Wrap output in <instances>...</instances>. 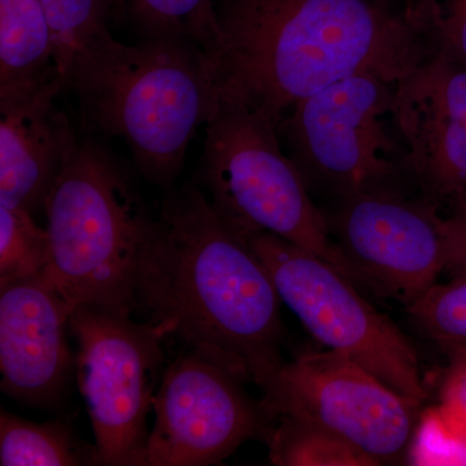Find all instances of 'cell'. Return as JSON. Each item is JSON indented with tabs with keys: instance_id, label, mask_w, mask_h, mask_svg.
I'll list each match as a JSON object with an SVG mask.
<instances>
[{
	"instance_id": "7a4b0ae2",
	"label": "cell",
	"mask_w": 466,
	"mask_h": 466,
	"mask_svg": "<svg viewBox=\"0 0 466 466\" xmlns=\"http://www.w3.org/2000/svg\"><path fill=\"white\" fill-rule=\"evenodd\" d=\"M281 303L258 256L207 196L191 184L168 189L140 268L137 311L262 391L285 363Z\"/></svg>"
},
{
	"instance_id": "2e32d148",
	"label": "cell",
	"mask_w": 466,
	"mask_h": 466,
	"mask_svg": "<svg viewBox=\"0 0 466 466\" xmlns=\"http://www.w3.org/2000/svg\"><path fill=\"white\" fill-rule=\"evenodd\" d=\"M0 465H100L96 447L78 440L66 420L33 422L2 410Z\"/></svg>"
},
{
	"instance_id": "7c38bea8",
	"label": "cell",
	"mask_w": 466,
	"mask_h": 466,
	"mask_svg": "<svg viewBox=\"0 0 466 466\" xmlns=\"http://www.w3.org/2000/svg\"><path fill=\"white\" fill-rule=\"evenodd\" d=\"M392 124L425 200L466 217V66L429 57L395 85Z\"/></svg>"
},
{
	"instance_id": "7402d4cb",
	"label": "cell",
	"mask_w": 466,
	"mask_h": 466,
	"mask_svg": "<svg viewBox=\"0 0 466 466\" xmlns=\"http://www.w3.org/2000/svg\"><path fill=\"white\" fill-rule=\"evenodd\" d=\"M431 56L466 66V0H403Z\"/></svg>"
},
{
	"instance_id": "30bf717a",
	"label": "cell",
	"mask_w": 466,
	"mask_h": 466,
	"mask_svg": "<svg viewBox=\"0 0 466 466\" xmlns=\"http://www.w3.org/2000/svg\"><path fill=\"white\" fill-rule=\"evenodd\" d=\"M233 370L187 349L165 370L153 398L155 425L142 466H208L242 443L263 440L272 421Z\"/></svg>"
},
{
	"instance_id": "5bb4252c",
	"label": "cell",
	"mask_w": 466,
	"mask_h": 466,
	"mask_svg": "<svg viewBox=\"0 0 466 466\" xmlns=\"http://www.w3.org/2000/svg\"><path fill=\"white\" fill-rule=\"evenodd\" d=\"M66 90L60 76L0 95V205L45 208L64 167L78 148L75 128L55 100Z\"/></svg>"
},
{
	"instance_id": "d6986e66",
	"label": "cell",
	"mask_w": 466,
	"mask_h": 466,
	"mask_svg": "<svg viewBox=\"0 0 466 466\" xmlns=\"http://www.w3.org/2000/svg\"><path fill=\"white\" fill-rule=\"evenodd\" d=\"M110 3L112 0H42L54 36L55 63L66 88L76 56L90 43L110 33Z\"/></svg>"
},
{
	"instance_id": "44dd1931",
	"label": "cell",
	"mask_w": 466,
	"mask_h": 466,
	"mask_svg": "<svg viewBox=\"0 0 466 466\" xmlns=\"http://www.w3.org/2000/svg\"><path fill=\"white\" fill-rule=\"evenodd\" d=\"M48 262L47 229L29 211L0 205V283L43 274Z\"/></svg>"
},
{
	"instance_id": "3957f363",
	"label": "cell",
	"mask_w": 466,
	"mask_h": 466,
	"mask_svg": "<svg viewBox=\"0 0 466 466\" xmlns=\"http://www.w3.org/2000/svg\"><path fill=\"white\" fill-rule=\"evenodd\" d=\"M67 87L85 118L124 139L140 174L167 189L183 171L196 131L218 106L207 52L177 36L125 45L106 34L76 56Z\"/></svg>"
},
{
	"instance_id": "52a82bcc",
	"label": "cell",
	"mask_w": 466,
	"mask_h": 466,
	"mask_svg": "<svg viewBox=\"0 0 466 466\" xmlns=\"http://www.w3.org/2000/svg\"><path fill=\"white\" fill-rule=\"evenodd\" d=\"M126 309L79 306L69 329L78 342L79 388L100 465L142 466L148 415L164 376V325L135 321Z\"/></svg>"
},
{
	"instance_id": "ba28073f",
	"label": "cell",
	"mask_w": 466,
	"mask_h": 466,
	"mask_svg": "<svg viewBox=\"0 0 466 466\" xmlns=\"http://www.w3.org/2000/svg\"><path fill=\"white\" fill-rule=\"evenodd\" d=\"M395 85L379 76H352L293 106L280 130L308 184L342 198L389 186L404 171L388 127Z\"/></svg>"
},
{
	"instance_id": "e0dca14e",
	"label": "cell",
	"mask_w": 466,
	"mask_h": 466,
	"mask_svg": "<svg viewBox=\"0 0 466 466\" xmlns=\"http://www.w3.org/2000/svg\"><path fill=\"white\" fill-rule=\"evenodd\" d=\"M266 443L272 465L375 466L342 438L299 417H276Z\"/></svg>"
},
{
	"instance_id": "5b68a950",
	"label": "cell",
	"mask_w": 466,
	"mask_h": 466,
	"mask_svg": "<svg viewBox=\"0 0 466 466\" xmlns=\"http://www.w3.org/2000/svg\"><path fill=\"white\" fill-rule=\"evenodd\" d=\"M205 127L200 182L227 225L241 236H279L359 285L302 171L281 149L280 126L256 110L218 103Z\"/></svg>"
},
{
	"instance_id": "277c9868",
	"label": "cell",
	"mask_w": 466,
	"mask_h": 466,
	"mask_svg": "<svg viewBox=\"0 0 466 466\" xmlns=\"http://www.w3.org/2000/svg\"><path fill=\"white\" fill-rule=\"evenodd\" d=\"M43 210L50 238L43 274L70 308L137 311L140 268L157 217L108 150L79 143Z\"/></svg>"
},
{
	"instance_id": "8fae6325",
	"label": "cell",
	"mask_w": 466,
	"mask_h": 466,
	"mask_svg": "<svg viewBox=\"0 0 466 466\" xmlns=\"http://www.w3.org/2000/svg\"><path fill=\"white\" fill-rule=\"evenodd\" d=\"M330 235L359 285L410 306L446 267L443 217L431 202L408 200L390 186L339 198Z\"/></svg>"
},
{
	"instance_id": "ffe728a7",
	"label": "cell",
	"mask_w": 466,
	"mask_h": 466,
	"mask_svg": "<svg viewBox=\"0 0 466 466\" xmlns=\"http://www.w3.org/2000/svg\"><path fill=\"white\" fill-rule=\"evenodd\" d=\"M407 309L426 337L451 357L466 361V279L435 284Z\"/></svg>"
},
{
	"instance_id": "603a6c76",
	"label": "cell",
	"mask_w": 466,
	"mask_h": 466,
	"mask_svg": "<svg viewBox=\"0 0 466 466\" xmlns=\"http://www.w3.org/2000/svg\"><path fill=\"white\" fill-rule=\"evenodd\" d=\"M446 269L453 279H466V217H443Z\"/></svg>"
},
{
	"instance_id": "8992f818",
	"label": "cell",
	"mask_w": 466,
	"mask_h": 466,
	"mask_svg": "<svg viewBox=\"0 0 466 466\" xmlns=\"http://www.w3.org/2000/svg\"><path fill=\"white\" fill-rule=\"evenodd\" d=\"M266 267L283 303L328 350L339 352L421 406L419 357L406 334L320 257L272 235L242 236Z\"/></svg>"
},
{
	"instance_id": "cb8c5ba5",
	"label": "cell",
	"mask_w": 466,
	"mask_h": 466,
	"mask_svg": "<svg viewBox=\"0 0 466 466\" xmlns=\"http://www.w3.org/2000/svg\"><path fill=\"white\" fill-rule=\"evenodd\" d=\"M461 367L458 375L453 377L449 389V404L451 412L459 420L466 437V366Z\"/></svg>"
},
{
	"instance_id": "9a60e30c",
	"label": "cell",
	"mask_w": 466,
	"mask_h": 466,
	"mask_svg": "<svg viewBox=\"0 0 466 466\" xmlns=\"http://www.w3.org/2000/svg\"><path fill=\"white\" fill-rule=\"evenodd\" d=\"M60 76L42 0H0V95Z\"/></svg>"
},
{
	"instance_id": "9c48e42d",
	"label": "cell",
	"mask_w": 466,
	"mask_h": 466,
	"mask_svg": "<svg viewBox=\"0 0 466 466\" xmlns=\"http://www.w3.org/2000/svg\"><path fill=\"white\" fill-rule=\"evenodd\" d=\"M274 421L293 416L354 446L375 466L398 464L415 429L420 404L339 352L319 351L284 363L262 390Z\"/></svg>"
},
{
	"instance_id": "4fadbf2b",
	"label": "cell",
	"mask_w": 466,
	"mask_h": 466,
	"mask_svg": "<svg viewBox=\"0 0 466 466\" xmlns=\"http://www.w3.org/2000/svg\"><path fill=\"white\" fill-rule=\"evenodd\" d=\"M72 311L45 274L0 283V388L12 400L34 407L61 400L75 366Z\"/></svg>"
},
{
	"instance_id": "6da1fadb",
	"label": "cell",
	"mask_w": 466,
	"mask_h": 466,
	"mask_svg": "<svg viewBox=\"0 0 466 466\" xmlns=\"http://www.w3.org/2000/svg\"><path fill=\"white\" fill-rule=\"evenodd\" d=\"M208 56L218 103L281 125L300 100L342 79L398 84L429 57L404 9L389 0H223Z\"/></svg>"
},
{
	"instance_id": "ac0fdd59",
	"label": "cell",
	"mask_w": 466,
	"mask_h": 466,
	"mask_svg": "<svg viewBox=\"0 0 466 466\" xmlns=\"http://www.w3.org/2000/svg\"><path fill=\"white\" fill-rule=\"evenodd\" d=\"M135 24L147 36H177L208 55L219 39L216 0H127Z\"/></svg>"
}]
</instances>
